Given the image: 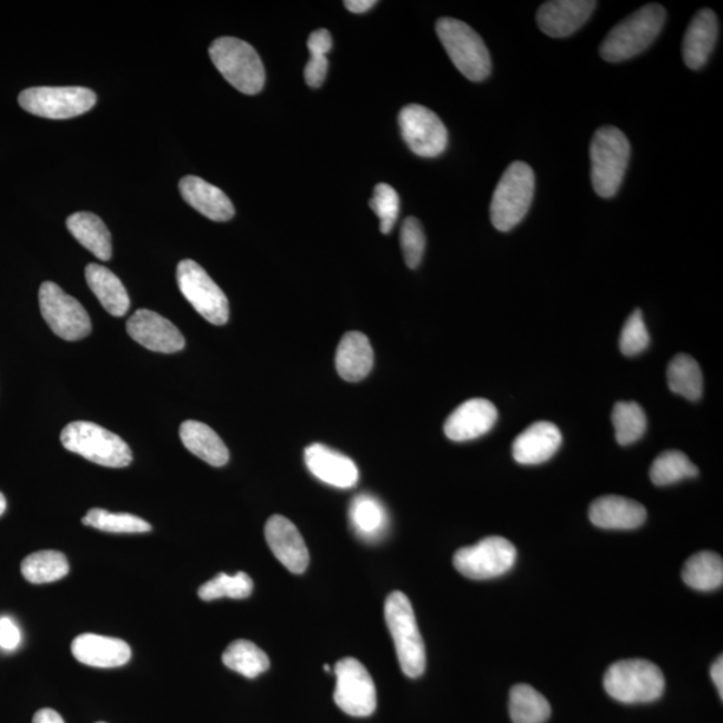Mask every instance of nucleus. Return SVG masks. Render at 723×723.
<instances>
[{"label":"nucleus","instance_id":"a211bd4d","mask_svg":"<svg viewBox=\"0 0 723 723\" xmlns=\"http://www.w3.org/2000/svg\"><path fill=\"white\" fill-rule=\"evenodd\" d=\"M498 409L484 399L469 400L454 410L445 422L449 440L465 442L481 438L491 432L498 421Z\"/></svg>","mask_w":723,"mask_h":723},{"label":"nucleus","instance_id":"412c9836","mask_svg":"<svg viewBox=\"0 0 723 723\" xmlns=\"http://www.w3.org/2000/svg\"><path fill=\"white\" fill-rule=\"evenodd\" d=\"M562 442V433L556 425L536 422L514 440L513 458L523 465L543 464L555 455Z\"/></svg>","mask_w":723,"mask_h":723},{"label":"nucleus","instance_id":"e433bc0d","mask_svg":"<svg viewBox=\"0 0 723 723\" xmlns=\"http://www.w3.org/2000/svg\"><path fill=\"white\" fill-rule=\"evenodd\" d=\"M308 48L310 51V61L305 64L304 80L310 88H321L325 76H328L329 61L328 54L332 48V37L330 31L319 29L309 37Z\"/></svg>","mask_w":723,"mask_h":723},{"label":"nucleus","instance_id":"a878e982","mask_svg":"<svg viewBox=\"0 0 723 723\" xmlns=\"http://www.w3.org/2000/svg\"><path fill=\"white\" fill-rule=\"evenodd\" d=\"M182 444L189 452L212 466H224L230 452L214 430L203 422L185 421L180 428Z\"/></svg>","mask_w":723,"mask_h":723},{"label":"nucleus","instance_id":"4c0bfd02","mask_svg":"<svg viewBox=\"0 0 723 723\" xmlns=\"http://www.w3.org/2000/svg\"><path fill=\"white\" fill-rule=\"evenodd\" d=\"M84 525L109 533H145L152 531L151 524L129 513H112L106 510H90L82 519Z\"/></svg>","mask_w":723,"mask_h":723},{"label":"nucleus","instance_id":"c03bdc74","mask_svg":"<svg viewBox=\"0 0 723 723\" xmlns=\"http://www.w3.org/2000/svg\"><path fill=\"white\" fill-rule=\"evenodd\" d=\"M710 676H712V681L714 682V685L716 690H719L720 693V699L723 700V660L722 656L719 657L713 663L712 669H710Z\"/></svg>","mask_w":723,"mask_h":723},{"label":"nucleus","instance_id":"2eb2a0df","mask_svg":"<svg viewBox=\"0 0 723 723\" xmlns=\"http://www.w3.org/2000/svg\"><path fill=\"white\" fill-rule=\"evenodd\" d=\"M128 334L141 347L155 353L173 354L185 347V338L175 325L151 310H139L129 318Z\"/></svg>","mask_w":723,"mask_h":723},{"label":"nucleus","instance_id":"ddd939ff","mask_svg":"<svg viewBox=\"0 0 723 723\" xmlns=\"http://www.w3.org/2000/svg\"><path fill=\"white\" fill-rule=\"evenodd\" d=\"M337 706L351 716H369L376 709V692L366 667L354 657H344L335 666Z\"/></svg>","mask_w":723,"mask_h":723},{"label":"nucleus","instance_id":"58836bf2","mask_svg":"<svg viewBox=\"0 0 723 723\" xmlns=\"http://www.w3.org/2000/svg\"><path fill=\"white\" fill-rule=\"evenodd\" d=\"M253 582L245 572H238L234 575L219 573L210 582L201 585L199 596L205 602L217 601L221 598L245 599L252 594Z\"/></svg>","mask_w":723,"mask_h":723},{"label":"nucleus","instance_id":"bb28decb","mask_svg":"<svg viewBox=\"0 0 723 723\" xmlns=\"http://www.w3.org/2000/svg\"><path fill=\"white\" fill-rule=\"evenodd\" d=\"M87 280L90 290L94 292L102 308L110 315L120 318L127 314L130 305L125 287L107 267L91 263L87 267Z\"/></svg>","mask_w":723,"mask_h":723},{"label":"nucleus","instance_id":"aec40b11","mask_svg":"<svg viewBox=\"0 0 723 723\" xmlns=\"http://www.w3.org/2000/svg\"><path fill=\"white\" fill-rule=\"evenodd\" d=\"M71 653L78 662L99 669L120 667L132 657V650L127 642L96 634L77 636L71 643Z\"/></svg>","mask_w":723,"mask_h":723},{"label":"nucleus","instance_id":"393cba45","mask_svg":"<svg viewBox=\"0 0 723 723\" xmlns=\"http://www.w3.org/2000/svg\"><path fill=\"white\" fill-rule=\"evenodd\" d=\"M335 366L344 381L364 380L374 366V351L369 338L360 331L348 332L338 347Z\"/></svg>","mask_w":723,"mask_h":723},{"label":"nucleus","instance_id":"7ed1b4c3","mask_svg":"<svg viewBox=\"0 0 723 723\" xmlns=\"http://www.w3.org/2000/svg\"><path fill=\"white\" fill-rule=\"evenodd\" d=\"M591 180L603 199L614 198L627 171L631 147L627 137L615 127L596 130L591 142Z\"/></svg>","mask_w":723,"mask_h":723},{"label":"nucleus","instance_id":"9d476101","mask_svg":"<svg viewBox=\"0 0 723 723\" xmlns=\"http://www.w3.org/2000/svg\"><path fill=\"white\" fill-rule=\"evenodd\" d=\"M178 283L181 294L205 321L214 325L228 322L230 303L203 267L193 260H182L178 267Z\"/></svg>","mask_w":723,"mask_h":723},{"label":"nucleus","instance_id":"6ab92c4d","mask_svg":"<svg viewBox=\"0 0 723 723\" xmlns=\"http://www.w3.org/2000/svg\"><path fill=\"white\" fill-rule=\"evenodd\" d=\"M596 2L590 0H553L538 11V24L544 34L565 38L576 32L589 21Z\"/></svg>","mask_w":723,"mask_h":723},{"label":"nucleus","instance_id":"a18cd8bd","mask_svg":"<svg viewBox=\"0 0 723 723\" xmlns=\"http://www.w3.org/2000/svg\"><path fill=\"white\" fill-rule=\"evenodd\" d=\"M32 723H64L62 716L53 709L39 710L34 715Z\"/></svg>","mask_w":723,"mask_h":723},{"label":"nucleus","instance_id":"37998d69","mask_svg":"<svg viewBox=\"0 0 723 723\" xmlns=\"http://www.w3.org/2000/svg\"><path fill=\"white\" fill-rule=\"evenodd\" d=\"M21 643V631L8 616L0 617V647L12 651Z\"/></svg>","mask_w":723,"mask_h":723},{"label":"nucleus","instance_id":"8fccbe9b","mask_svg":"<svg viewBox=\"0 0 723 723\" xmlns=\"http://www.w3.org/2000/svg\"><path fill=\"white\" fill-rule=\"evenodd\" d=\"M99 723H106V722H99Z\"/></svg>","mask_w":723,"mask_h":723},{"label":"nucleus","instance_id":"c85d7f7f","mask_svg":"<svg viewBox=\"0 0 723 723\" xmlns=\"http://www.w3.org/2000/svg\"><path fill=\"white\" fill-rule=\"evenodd\" d=\"M68 228L78 243L89 250L96 258L107 262L112 258V238L108 227L94 213L77 212L68 219Z\"/></svg>","mask_w":723,"mask_h":723},{"label":"nucleus","instance_id":"79ce46f5","mask_svg":"<svg viewBox=\"0 0 723 723\" xmlns=\"http://www.w3.org/2000/svg\"><path fill=\"white\" fill-rule=\"evenodd\" d=\"M650 344V334L641 310H635L625 322L621 334V350L624 355L641 354Z\"/></svg>","mask_w":723,"mask_h":723},{"label":"nucleus","instance_id":"72a5a7b5","mask_svg":"<svg viewBox=\"0 0 723 723\" xmlns=\"http://www.w3.org/2000/svg\"><path fill=\"white\" fill-rule=\"evenodd\" d=\"M223 663L228 669L250 680L257 679L270 669V660L264 651L255 643L244 640L234 641L227 647Z\"/></svg>","mask_w":723,"mask_h":723},{"label":"nucleus","instance_id":"a19ab883","mask_svg":"<svg viewBox=\"0 0 723 723\" xmlns=\"http://www.w3.org/2000/svg\"><path fill=\"white\" fill-rule=\"evenodd\" d=\"M401 249L409 269H416L425 253L426 238L419 219L408 218L401 227Z\"/></svg>","mask_w":723,"mask_h":723},{"label":"nucleus","instance_id":"de8ad7c7","mask_svg":"<svg viewBox=\"0 0 723 723\" xmlns=\"http://www.w3.org/2000/svg\"><path fill=\"white\" fill-rule=\"evenodd\" d=\"M6 508H8V503H6V498L3 496V493L0 492V516H2V514L4 513Z\"/></svg>","mask_w":723,"mask_h":723},{"label":"nucleus","instance_id":"4be33fe9","mask_svg":"<svg viewBox=\"0 0 723 723\" xmlns=\"http://www.w3.org/2000/svg\"><path fill=\"white\" fill-rule=\"evenodd\" d=\"M719 39V19L712 10L702 9L690 22L682 44L683 61L692 70L705 67Z\"/></svg>","mask_w":723,"mask_h":723},{"label":"nucleus","instance_id":"dca6fc26","mask_svg":"<svg viewBox=\"0 0 723 723\" xmlns=\"http://www.w3.org/2000/svg\"><path fill=\"white\" fill-rule=\"evenodd\" d=\"M264 533L273 555L287 570L292 573H303L308 570L309 549L292 521L275 514L267 521Z\"/></svg>","mask_w":723,"mask_h":723},{"label":"nucleus","instance_id":"7c9ffc66","mask_svg":"<svg viewBox=\"0 0 723 723\" xmlns=\"http://www.w3.org/2000/svg\"><path fill=\"white\" fill-rule=\"evenodd\" d=\"M510 714L513 723H544L550 720L551 705L536 689L520 683L511 690Z\"/></svg>","mask_w":723,"mask_h":723},{"label":"nucleus","instance_id":"20e7f679","mask_svg":"<svg viewBox=\"0 0 723 723\" xmlns=\"http://www.w3.org/2000/svg\"><path fill=\"white\" fill-rule=\"evenodd\" d=\"M535 194V173L525 162L516 161L506 171L494 189L491 203V220L496 230H513L530 211Z\"/></svg>","mask_w":723,"mask_h":723},{"label":"nucleus","instance_id":"473e14b6","mask_svg":"<svg viewBox=\"0 0 723 723\" xmlns=\"http://www.w3.org/2000/svg\"><path fill=\"white\" fill-rule=\"evenodd\" d=\"M667 381L671 392L699 401L703 393V376L699 362L693 357L680 354L670 362Z\"/></svg>","mask_w":723,"mask_h":723},{"label":"nucleus","instance_id":"49530a36","mask_svg":"<svg viewBox=\"0 0 723 723\" xmlns=\"http://www.w3.org/2000/svg\"><path fill=\"white\" fill-rule=\"evenodd\" d=\"M343 4L354 14H363V12L373 9L376 2L375 0H347Z\"/></svg>","mask_w":723,"mask_h":723},{"label":"nucleus","instance_id":"2f4dec72","mask_svg":"<svg viewBox=\"0 0 723 723\" xmlns=\"http://www.w3.org/2000/svg\"><path fill=\"white\" fill-rule=\"evenodd\" d=\"M22 575L32 584L61 581L70 571L69 562L58 551H39L26 558L21 565Z\"/></svg>","mask_w":723,"mask_h":723},{"label":"nucleus","instance_id":"f8f14e48","mask_svg":"<svg viewBox=\"0 0 723 723\" xmlns=\"http://www.w3.org/2000/svg\"><path fill=\"white\" fill-rule=\"evenodd\" d=\"M39 305L50 329L64 341H80L91 332L88 311L53 282H44L39 290Z\"/></svg>","mask_w":723,"mask_h":723},{"label":"nucleus","instance_id":"6e6552de","mask_svg":"<svg viewBox=\"0 0 723 723\" xmlns=\"http://www.w3.org/2000/svg\"><path fill=\"white\" fill-rule=\"evenodd\" d=\"M440 41L454 67L473 82L490 77L492 62L484 41L471 26L454 18H441L435 24Z\"/></svg>","mask_w":723,"mask_h":723},{"label":"nucleus","instance_id":"b1692460","mask_svg":"<svg viewBox=\"0 0 723 723\" xmlns=\"http://www.w3.org/2000/svg\"><path fill=\"white\" fill-rule=\"evenodd\" d=\"M180 192L189 205L213 221H228L234 217L230 198L220 188L197 175L180 181Z\"/></svg>","mask_w":723,"mask_h":723},{"label":"nucleus","instance_id":"f03ea898","mask_svg":"<svg viewBox=\"0 0 723 723\" xmlns=\"http://www.w3.org/2000/svg\"><path fill=\"white\" fill-rule=\"evenodd\" d=\"M384 619L393 636L403 674L409 679H419L425 673L426 650L409 598L400 591L390 594L384 603Z\"/></svg>","mask_w":723,"mask_h":723},{"label":"nucleus","instance_id":"5701e85b","mask_svg":"<svg viewBox=\"0 0 723 723\" xmlns=\"http://www.w3.org/2000/svg\"><path fill=\"white\" fill-rule=\"evenodd\" d=\"M647 511L635 500L621 496L598 499L590 508L592 524L603 530H635L646 521Z\"/></svg>","mask_w":723,"mask_h":723},{"label":"nucleus","instance_id":"09e8293b","mask_svg":"<svg viewBox=\"0 0 723 723\" xmlns=\"http://www.w3.org/2000/svg\"><path fill=\"white\" fill-rule=\"evenodd\" d=\"M324 670L330 671V667L328 666V664H325Z\"/></svg>","mask_w":723,"mask_h":723},{"label":"nucleus","instance_id":"9b49d317","mask_svg":"<svg viewBox=\"0 0 723 723\" xmlns=\"http://www.w3.org/2000/svg\"><path fill=\"white\" fill-rule=\"evenodd\" d=\"M518 551L504 538L490 536L455 552L454 569L473 581L499 578L513 569Z\"/></svg>","mask_w":723,"mask_h":723},{"label":"nucleus","instance_id":"1a4fd4ad","mask_svg":"<svg viewBox=\"0 0 723 723\" xmlns=\"http://www.w3.org/2000/svg\"><path fill=\"white\" fill-rule=\"evenodd\" d=\"M93 90L78 87L31 88L19 94L26 112L50 120H67L89 112L96 106Z\"/></svg>","mask_w":723,"mask_h":723},{"label":"nucleus","instance_id":"f257e3e1","mask_svg":"<svg viewBox=\"0 0 723 723\" xmlns=\"http://www.w3.org/2000/svg\"><path fill=\"white\" fill-rule=\"evenodd\" d=\"M666 22V10L661 4L643 6L609 32L601 46L604 61H627L646 50L661 34Z\"/></svg>","mask_w":723,"mask_h":723},{"label":"nucleus","instance_id":"4468645a","mask_svg":"<svg viewBox=\"0 0 723 723\" xmlns=\"http://www.w3.org/2000/svg\"><path fill=\"white\" fill-rule=\"evenodd\" d=\"M399 123L410 151L420 158H438L448 147V130L440 117L421 106L401 110Z\"/></svg>","mask_w":723,"mask_h":723},{"label":"nucleus","instance_id":"0eeeda50","mask_svg":"<svg viewBox=\"0 0 723 723\" xmlns=\"http://www.w3.org/2000/svg\"><path fill=\"white\" fill-rule=\"evenodd\" d=\"M210 56L220 74L241 93L253 96L264 88L263 62L250 43L232 37L219 38L211 44Z\"/></svg>","mask_w":723,"mask_h":723},{"label":"nucleus","instance_id":"f704fd0d","mask_svg":"<svg viewBox=\"0 0 723 723\" xmlns=\"http://www.w3.org/2000/svg\"><path fill=\"white\" fill-rule=\"evenodd\" d=\"M695 475H699V468L680 451H667L657 455L650 469L651 481L657 486L675 484Z\"/></svg>","mask_w":723,"mask_h":723},{"label":"nucleus","instance_id":"cd10ccee","mask_svg":"<svg viewBox=\"0 0 723 723\" xmlns=\"http://www.w3.org/2000/svg\"><path fill=\"white\" fill-rule=\"evenodd\" d=\"M350 523L358 536L376 542L386 533L388 512L380 500L371 494H360L350 505Z\"/></svg>","mask_w":723,"mask_h":723},{"label":"nucleus","instance_id":"c756f323","mask_svg":"<svg viewBox=\"0 0 723 723\" xmlns=\"http://www.w3.org/2000/svg\"><path fill=\"white\" fill-rule=\"evenodd\" d=\"M682 579L696 591H713L723 583V562L714 552H699L683 566Z\"/></svg>","mask_w":723,"mask_h":723},{"label":"nucleus","instance_id":"39448f33","mask_svg":"<svg viewBox=\"0 0 723 723\" xmlns=\"http://www.w3.org/2000/svg\"><path fill=\"white\" fill-rule=\"evenodd\" d=\"M62 445L94 464L107 468H125L133 454L120 435L93 422H71L62 430Z\"/></svg>","mask_w":723,"mask_h":723},{"label":"nucleus","instance_id":"c9c22d12","mask_svg":"<svg viewBox=\"0 0 723 723\" xmlns=\"http://www.w3.org/2000/svg\"><path fill=\"white\" fill-rule=\"evenodd\" d=\"M617 444H634L646 432L647 420L644 410L636 402H617L612 410Z\"/></svg>","mask_w":723,"mask_h":723},{"label":"nucleus","instance_id":"ea45409f","mask_svg":"<svg viewBox=\"0 0 723 723\" xmlns=\"http://www.w3.org/2000/svg\"><path fill=\"white\" fill-rule=\"evenodd\" d=\"M370 208L380 219L381 232L390 233L400 213V197L395 189L389 184H378L374 197L370 200Z\"/></svg>","mask_w":723,"mask_h":723},{"label":"nucleus","instance_id":"423d86ee","mask_svg":"<svg viewBox=\"0 0 723 723\" xmlns=\"http://www.w3.org/2000/svg\"><path fill=\"white\" fill-rule=\"evenodd\" d=\"M605 692L622 703H650L660 700L666 686L662 670L646 660H625L611 664L604 675Z\"/></svg>","mask_w":723,"mask_h":723},{"label":"nucleus","instance_id":"f3484780","mask_svg":"<svg viewBox=\"0 0 723 723\" xmlns=\"http://www.w3.org/2000/svg\"><path fill=\"white\" fill-rule=\"evenodd\" d=\"M304 462L318 480L340 490H350L360 480V471L353 460L322 444L305 448Z\"/></svg>","mask_w":723,"mask_h":723}]
</instances>
